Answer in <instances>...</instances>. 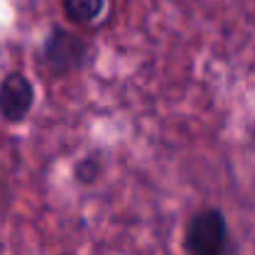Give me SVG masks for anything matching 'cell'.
Listing matches in <instances>:
<instances>
[{
  "label": "cell",
  "mask_w": 255,
  "mask_h": 255,
  "mask_svg": "<svg viewBox=\"0 0 255 255\" xmlns=\"http://www.w3.org/2000/svg\"><path fill=\"white\" fill-rule=\"evenodd\" d=\"M228 248V223L220 210L208 208L190 218L185 228L188 255H223Z\"/></svg>",
  "instance_id": "obj_1"
},
{
  "label": "cell",
  "mask_w": 255,
  "mask_h": 255,
  "mask_svg": "<svg viewBox=\"0 0 255 255\" xmlns=\"http://www.w3.org/2000/svg\"><path fill=\"white\" fill-rule=\"evenodd\" d=\"M95 173H98V165H95L93 158H90V160H83V163L78 165V178H80L83 183H90V180L95 178Z\"/></svg>",
  "instance_id": "obj_5"
},
{
  "label": "cell",
  "mask_w": 255,
  "mask_h": 255,
  "mask_svg": "<svg viewBox=\"0 0 255 255\" xmlns=\"http://www.w3.org/2000/svg\"><path fill=\"white\" fill-rule=\"evenodd\" d=\"M105 8V0H63V10L70 23L75 25H90L100 18Z\"/></svg>",
  "instance_id": "obj_4"
},
{
  "label": "cell",
  "mask_w": 255,
  "mask_h": 255,
  "mask_svg": "<svg viewBox=\"0 0 255 255\" xmlns=\"http://www.w3.org/2000/svg\"><path fill=\"white\" fill-rule=\"evenodd\" d=\"M85 58V43L80 38H75L73 33L55 28L45 43V60L55 73H70L75 68H80Z\"/></svg>",
  "instance_id": "obj_3"
},
{
  "label": "cell",
  "mask_w": 255,
  "mask_h": 255,
  "mask_svg": "<svg viewBox=\"0 0 255 255\" xmlns=\"http://www.w3.org/2000/svg\"><path fill=\"white\" fill-rule=\"evenodd\" d=\"M33 100H35L33 83L23 73H10L0 85V115L10 123L23 120L30 113Z\"/></svg>",
  "instance_id": "obj_2"
}]
</instances>
